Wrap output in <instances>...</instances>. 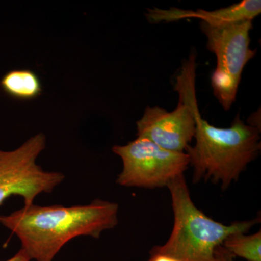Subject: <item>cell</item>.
Returning a JSON list of instances; mask_svg holds the SVG:
<instances>
[{"mask_svg":"<svg viewBox=\"0 0 261 261\" xmlns=\"http://www.w3.org/2000/svg\"><path fill=\"white\" fill-rule=\"evenodd\" d=\"M119 206L116 202L94 200L85 205L24 206L0 224L14 233L31 259L53 261L65 244L80 236L99 238L118 224Z\"/></svg>","mask_w":261,"mask_h":261,"instance_id":"obj_1","label":"cell"},{"mask_svg":"<svg viewBox=\"0 0 261 261\" xmlns=\"http://www.w3.org/2000/svg\"><path fill=\"white\" fill-rule=\"evenodd\" d=\"M195 145L185 152L193 168L192 183L211 181L226 190L238 181L261 149L260 130L245 124L238 115L228 128H219L202 118L195 108Z\"/></svg>","mask_w":261,"mask_h":261,"instance_id":"obj_2","label":"cell"},{"mask_svg":"<svg viewBox=\"0 0 261 261\" xmlns=\"http://www.w3.org/2000/svg\"><path fill=\"white\" fill-rule=\"evenodd\" d=\"M174 224L168 241L154 246L149 253L169 255L180 261H219L216 248L234 233H247L260 218L225 225L206 216L192 200L185 175L168 183Z\"/></svg>","mask_w":261,"mask_h":261,"instance_id":"obj_3","label":"cell"},{"mask_svg":"<svg viewBox=\"0 0 261 261\" xmlns=\"http://www.w3.org/2000/svg\"><path fill=\"white\" fill-rule=\"evenodd\" d=\"M195 55L192 54L176 78L175 89L179 102L171 112L159 106L146 108L137 122V137L147 139L159 147L185 152L195 135V108L198 106L195 91Z\"/></svg>","mask_w":261,"mask_h":261,"instance_id":"obj_4","label":"cell"},{"mask_svg":"<svg viewBox=\"0 0 261 261\" xmlns=\"http://www.w3.org/2000/svg\"><path fill=\"white\" fill-rule=\"evenodd\" d=\"M200 25L207 37V49L217 58V65L211 76L214 94L228 111L236 100L244 68L256 53L250 48L252 20L220 25L201 21Z\"/></svg>","mask_w":261,"mask_h":261,"instance_id":"obj_5","label":"cell"},{"mask_svg":"<svg viewBox=\"0 0 261 261\" xmlns=\"http://www.w3.org/2000/svg\"><path fill=\"white\" fill-rule=\"evenodd\" d=\"M112 150L123 161V170L116 180L117 184L123 187H167L190 166L186 152L167 150L142 137H137L126 145L114 146Z\"/></svg>","mask_w":261,"mask_h":261,"instance_id":"obj_6","label":"cell"},{"mask_svg":"<svg viewBox=\"0 0 261 261\" xmlns=\"http://www.w3.org/2000/svg\"><path fill=\"white\" fill-rule=\"evenodd\" d=\"M45 144L39 133L15 150L0 149V205L12 195L23 197L24 206L32 205L37 195L53 192L65 179L63 173L44 171L36 163Z\"/></svg>","mask_w":261,"mask_h":261,"instance_id":"obj_7","label":"cell"},{"mask_svg":"<svg viewBox=\"0 0 261 261\" xmlns=\"http://www.w3.org/2000/svg\"><path fill=\"white\" fill-rule=\"evenodd\" d=\"M147 19L153 23L177 21L185 18H197L211 25H220L235 22L252 20L261 13L260 0H243L228 7L214 10H182L171 8L168 10H147Z\"/></svg>","mask_w":261,"mask_h":261,"instance_id":"obj_8","label":"cell"},{"mask_svg":"<svg viewBox=\"0 0 261 261\" xmlns=\"http://www.w3.org/2000/svg\"><path fill=\"white\" fill-rule=\"evenodd\" d=\"M0 87L7 95L18 100H32L42 92L40 78L29 69L8 71L0 81Z\"/></svg>","mask_w":261,"mask_h":261,"instance_id":"obj_9","label":"cell"},{"mask_svg":"<svg viewBox=\"0 0 261 261\" xmlns=\"http://www.w3.org/2000/svg\"><path fill=\"white\" fill-rule=\"evenodd\" d=\"M245 233H232L224 240L222 246L234 257L261 261V231L251 235Z\"/></svg>","mask_w":261,"mask_h":261,"instance_id":"obj_10","label":"cell"},{"mask_svg":"<svg viewBox=\"0 0 261 261\" xmlns=\"http://www.w3.org/2000/svg\"><path fill=\"white\" fill-rule=\"evenodd\" d=\"M215 255L219 261H234L235 257L222 245L216 248Z\"/></svg>","mask_w":261,"mask_h":261,"instance_id":"obj_11","label":"cell"},{"mask_svg":"<svg viewBox=\"0 0 261 261\" xmlns=\"http://www.w3.org/2000/svg\"><path fill=\"white\" fill-rule=\"evenodd\" d=\"M150 257L147 261H180L174 257L159 253H149Z\"/></svg>","mask_w":261,"mask_h":261,"instance_id":"obj_12","label":"cell"},{"mask_svg":"<svg viewBox=\"0 0 261 261\" xmlns=\"http://www.w3.org/2000/svg\"><path fill=\"white\" fill-rule=\"evenodd\" d=\"M31 259L29 258L27 254L23 251L22 249H20L15 255L13 257H10V259L5 261H30Z\"/></svg>","mask_w":261,"mask_h":261,"instance_id":"obj_13","label":"cell"}]
</instances>
